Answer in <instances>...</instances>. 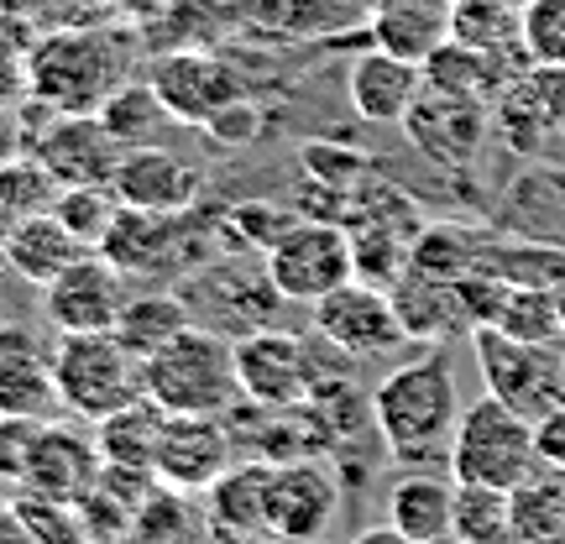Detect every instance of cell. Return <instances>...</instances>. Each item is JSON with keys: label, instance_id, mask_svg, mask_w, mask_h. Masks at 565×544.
<instances>
[{"label": "cell", "instance_id": "cell-38", "mask_svg": "<svg viewBox=\"0 0 565 544\" xmlns=\"http://www.w3.org/2000/svg\"><path fill=\"white\" fill-rule=\"evenodd\" d=\"M17 508H21V519L32 524V534H38L42 544H95L79 503H58V498L17 492Z\"/></svg>", "mask_w": 565, "mask_h": 544}, {"label": "cell", "instance_id": "cell-1", "mask_svg": "<svg viewBox=\"0 0 565 544\" xmlns=\"http://www.w3.org/2000/svg\"><path fill=\"white\" fill-rule=\"evenodd\" d=\"M466 404L456 387V362L440 345L393 366L372 393V429L383 435L393 461H450V440Z\"/></svg>", "mask_w": 565, "mask_h": 544}, {"label": "cell", "instance_id": "cell-33", "mask_svg": "<svg viewBox=\"0 0 565 544\" xmlns=\"http://www.w3.org/2000/svg\"><path fill=\"white\" fill-rule=\"evenodd\" d=\"M366 42L372 47H383V53H393V58H408L419 63L440 47V42H450V21H435V17H408V11H372V21H366Z\"/></svg>", "mask_w": 565, "mask_h": 544}, {"label": "cell", "instance_id": "cell-15", "mask_svg": "<svg viewBox=\"0 0 565 544\" xmlns=\"http://www.w3.org/2000/svg\"><path fill=\"white\" fill-rule=\"evenodd\" d=\"M26 152L47 168V179L58 189H74V183H116V168H121L126 147L110 137V126L100 116H53L47 131L26 141Z\"/></svg>", "mask_w": 565, "mask_h": 544}, {"label": "cell", "instance_id": "cell-22", "mask_svg": "<svg viewBox=\"0 0 565 544\" xmlns=\"http://www.w3.org/2000/svg\"><path fill=\"white\" fill-rule=\"evenodd\" d=\"M121 544H215V519L204 492H183V487H152V498L131 513Z\"/></svg>", "mask_w": 565, "mask_h": 544}, {"label": "cell", "instance_id": "cell-42", "mask_svg": "<svg viewBox=\"0 0 565 544\" xmlns=\"http://www.w3.org/2000/svg\"><path fill=\"white\" fill-rule=\"evenodd\" d=\"M47 419H0V482L21 487L26 466H32V450H38V435Z\"/></svg>", "mask_w": 565, "mask_h": 544}, {"label": "cell", "instance_id": "cell-49", "mask_svg": "<svg viewBox=\"0 0 565 544\" xmlns=\"http://www.w3.org/2000/svg\"><path fill=\"white\" fill-rule=\"evenodd\" d=\"M555 314H561V330H565V278L555 282Z\"/></svg>", "mask_w": 565, "mask_h": 544}, {"label": "cell", "instance_id": "cell-13", "mask_svg": "<svg viewBox=\"0 0 565 544\" xmlns=\"http://www.w3.org/2000/svg\"><path fill=\"white\" fill-rule=\"evenodd\" d=\"M398 131H404L408 147H414L424 162L456 173V168H471L477 152H482L487 105L471 100V95H450V89H429V84H424V95L414 100V110L404 116Z\"/></svg>", "mask_w": 565, "mask_h": 544}, {"label": "cell", "instance_id": "cell-34", "mask_svg": "<svg viewBox=\"0 0 565 544\" xmlns=\"http://www.w3.org/2000/svg\"><path fill=\"white\" fill-rule=\"evenodd\" d=\"M53 194H58V183L47 179V168H42L32 152L0 162V236H6L17 221H26V215L47 210V204H53Z\"/></svg>", "mask_w": 565, "mask_h": 544}, {"label": "cell", "instance_id": "cell-8", "mask_svg": "<svg viewBox=\"0 0 565 544\" xmlns=\"http://www.w3.org/2000/svg\"><path fill=\"white\" fill-rule=\"evenodd\" d=\"M267 278L288 303L315 309L324 294H335L341 282L356 278V252H351V231L335 221H299L263 257Z\"/></svg>", "mask_w": 565, "mask_h": 544}, {"label": "cell", "instance_id": "cell-11", "mask_svg": "<svg viewBox=\"0 0 565 544\" xmlns=\"http://www.w3.org/2000/svg\"><path fill=\"white\" fill-rule=\"evenodd\" d=\"M147 84L158 89V100L168 105V116L179 126H204L221 116L225 105L246 100V79L215 53H200V47H179V53H162V58L147 63Z\"/></svg>", "mask_w": 565, "mask_h": 544}, {"label": "cell", "instance_id": "cell-7", "mask_svg": "<svg viewBox=\"0 0 565 544\" xmlns=\"http://www.w3.org/2000/svg\"><path fill=\"white\" fill-rule=\"evenodd\" d=\"M309 320H315V335H320L330 351L351 356V362H383V356H393V351L408 345V330H404V320H398L393 294L377 288V282H362V278L341 282L335 294H324V299L309 309Z\"/></svg>", "mask_w": 565, "mask_h": 544}, {"label": "cell", "instance_id": "cell-50", "mask_svg": "<svg viewBox=\"0 0 565 544\" xmlns=\"http://www.w3.org/2000/svg\"><path fill=\"white\" fill-rule=\"evenodd\" d=\"M429 544H466V540L456 534V529H450V534H440V540H429Z\"/></svg>", "mask_w": 565, "mask_h": 544}, {"label": "cell", "instance_id": "cell-12", "mask_svg": "<svg viewBox=\"0 0 565 544\" xmlns=\"http://www.w3.org/2000/svg\"><path fill=\"white\" fill-rule=\"evenodd\" d=\"M341 508V482L335 471L320 466L315 456L278 461L267 482V540L278 544H315L330 534Z\"/></svg>", "mask_w": 565, "mask_h": 544}, {"label": "cell", "instance_id": "cell-25", "mask_svg": "<svg viewBox=\"0 0 565 544\" xmlns=\"http://www.w3.org/2000/svg\"><path fill=\"white\" fill-rule=\"evenodd\" d=\"M267 482H273V466L246 461L242 456L221 482L204 492L215 529H221V534H252V540H267Z\"/></svg>", "mask_w": 565, "mask_h": 544}, {"label": "cell", "instance_id": "cell-27", "mask_svg": "<svg viewBox=\"0 0 565 544\" xmlns=\"http://www.w3.org/2000/svg\"><path fill=\"white\" fill-rule=\"evenodd\" d=\"M189 324H200V320H194V309H189L183 294H131L121 309V320H116V341L147 362V356H158L173 335H183Z\"/></svg>", "mask_w": 565, "mask_h": 544}, {"label": "cell", "instance_id": "cell-19", "mask_svg": "<svg viewBox=\"0 0 565 544\" xmlns=\"http://www.w3.org/2000/svg\"><path fill=\"white\" fill-rule=\"evenodd\" d=\"M345 95L366 126H404V116L424 95V68L408 58H393L383 47H366L345 74Z\"/></svg>", "mask_w": 565, "mask_h": 544}, {"label": "cell", "instance_id": "cell-35", "mask_svg": "<svg viewBox=\"0 0 565 544\" xmlns=\"http://www.w3.org/2000/svg\"><path fill=\"white\" fill-rule=\"evenodd\" d=\"M498 330L519 335V341H565L561 314H555V288L508 282V299L498 309Z\"/></svg>", "mask_w": 565, "mask_h": 544}, {"label": "cell", "instance_id": "cell-23", "mask_svg": "<svg viewBox=\"0 0 565 544\" xmlns=\"http://www.w3.org/2000/svg\"><path fill=\"white\" fill-rule=\"evenodd\" d=\"M387 294L398 303V320H404L408 341L440 345V341H450V335H471V320H466L456 282L424 278V273H404Z\"/></svg>", "mask_w": 565, "mask_h": 544}, {"label": "cell", "instance_id": "cell-36", "mask_svg": "<svg viewBox=\"0 0 565 544\" xmlns=\"http://www.w3.org/2000/svg\"><path fill=\"white\" fill-rule=\"evenodd\" d=\"M303 215L299 210H282V204H273V200H242V204H231V215H225V231L236 236V246L242 252H273V246L299 225Z\"/></svg>", "mask_w": 565, "mask_h": 544}, {"label": "cell", "instance_id": "cell-29", "mask_svg": "<svg viewBox=\"0 0 565 544\" xmlns=\"http://www.w3.org/2000/svg\"><path fill=\"white\" fill-rule=\"evenodd\" d=\"M100 121L110 126V137L121 141L126 152H131V147H158L162 126H179L173 116H168V105L158 100V89H152L147 79H141V84L126 79L121 89L100 105Z\"/></svg>", "mask_w": 565, "mask_h": 544}, {"label": "cell", "instance_id": "cell-9", "mask_svg": "<svg viewBox=\"0 0 565 544\" xmlns=\"http://www.w3.org/2000/svg\"><path fill=\"white\" fill-rule=\"evenodd\" d=\"M236 377H242V398L273 414H294L309 404V393L320 383L309 345L294 330L263 324V330H246L236 335Z\"/></svg>", "mask_w": 565, "mask_h": 544}, {"label": "cell", "instance_id": "cell-48", "mask_svg": "<svg viewBox=\"0 0 565 544\" xmlns=\"http://www.w3.org/2000/svg\"><path fill=\"white\" fill-rule=\"evenodd\" d=\"M100 6H110V11H121V17H137V21H147V17H158L168 0H100Z\"/></svg>", "mask_w": 565, "mask_h": 544}, {"label": "cell", "instance_id": "cell-44", "mask_svg": "<svg viewBox=\"0 0 565 544\" xmlns=\"http://www.w3.org/2000/svg\"><path fill=\"white\" fill-rule=\"evenodd\" d=\"M534 435H540V461L550 471H565V404L534 424Z\"/></svg>", "mask_w": 565, "mask_h": 544}, {"label": "cell", "instance_id": "cell-45", "mask_svg": "<svg viewBox=\"0 0 565 544\" xmlns=\"http://www.w3.org/2000/svg\"><path fill=\"white\" fill-rule=\"evenodd\" d=\"M377 11H408V17L450 21L456 17V0H377Z\"/></svg>", "mask_w": 565, "mask_h": 544}, {"label": "cell", "instance_id": "cell-41", "mask_svg": "<svg viewBox=\"0 0 565 544\" xmlns=\"http://www.w3.org/2000/svg\"><path fill=\"white\" fill-rule=\"evenodd\" d=\"M303 168H309V183H324L335 194H351L356 183L366 179V158L356 147H324V141H303Z\"/></svg>", "mask_w": 565, "mask_h": 544}, {"label": "cell", "instance_id": "cell-20", "mask_svg": "<svg viewBox=\"0 0 565 544\" xmlns=\"http://www.w3.org/2000/svg\"><path fill=\"white\" fill-rule=\"evenodd\" d=\"M84 252H89V246H84L53 210L26 215V221H17L0 236V263L11 267L21 282H32V288H47L58 273H68V267L79 263Z\"/></svg>", "mask_w": 565, "mask_h": 544}, {"label": "cell", "instance_id": "cell-26", "mask_svg": "<svg viewBox=\"0 0 565 544\" xmlns=\"http://www.w3.org/2000/svg\"><path fill=\"white\" fill-rule=\"evenodd\" d=\"M168 408L152 404V398H137V404L116 408L110 419L95 424V445L110 466H147L158 461V445H162V429H168Z\"/></svg>", "mask_w": 565, "mask_h": 544}, {"label": "cell", "instance_id": "cell-16", "mask_svg": "<svg viewBox=\"0 0 565 544\" xmlns=\"http://www.w3.org/2000/svg\"><path fill=\"white\" fill-rule=\"evenodd\" d=\"M53 345L32 324L0 320V419H47L58 408Z\"/></svg>", "mask_w": 565, "mask_h": 544}, {"label": "cell", "instance_id": "cell-52", "mask_svg": "<svg viewBox=\"0 0 565 544\" xmlns=\"http://www.w3.org/2000/svg\"><path fill=\"white\" fill-rule=\"evenodd\" d=\"M0 487H6V482H0Z\"/></svg>", "mask_w": 565, "mask_h": 544}, {"label": "cell", "instance_id": "cell-5", "mask_svg": "<svg viewBox=\"0 0 565 544\" xmlns=\"http://www.w3.org/2000/svg\"><path fill=\"white\" fill-rule=\"evenodd\" d=\"M450 477L456 482H482V487H519L540 471V435L534 419H524L519 408H508L503 398L482 393L477 404H466L461 424H456V440H450Z\"/></svg>", "mask_w": 565, "mask_h": 544}, {"label": "cell", "instance_id": "cell-3", "mask_svg": "<svg viewBox=\"0 0 565 544\" xmlns=\"http://www.w3.org/2000/svg\"><path fill=\"white\" fill-rule=\"evenodd\" d=\"M147 398L162 404L168 414L225 419L236 404H246L242 377H236V341L210 324H189L158 356H147Z\"/></svg>", "mask_w": 565, "mask_h": 544}, {"label": "cell", "instance_id": "cell-6", "mask_svg": "<svg viewBox=\"0 0 565 544\" xmlns=\"http://www.w3.org/2000/svg\"><path fill=\"white\" fill-rule=\"evenodd\" d=\"M471 356L492 398L519 408L524 419H545L565 404V356L555 341H519L498 324H477L471 330Z\"/></svg>", "mask_w": 565, "mask_h": 544}, {"label": "cell", "instance_id": "cell-4", "mask_svg": "<svg viewBox=\"0 0 565 544\" xmlns=\"http://www.w3.org/2000/svg\"><path fill=\"white\" fill-rule=\"evenodd\" d=\"M53 377H58V408L84 424H100L116 408L147 398V362L116 341V330L58 335V345H53Z\"/></svg>", "mask_w": 565, "mask_h": 544}, {"label": "cell", "instance_id": "cell-40", "mask_svg": "<svg viewBox=\"0 0 565 544\" xmlns=\"http://www.w3.org/2000/svg\"><path fill=\"white\" fill-rule=\"evenodd\" d=\"M524 53L529 63L565 74V0H529L524 6Z\"/></svg>", "mask_w": 565, "mask_h": 544}, {"label": "cell", "instance_id": "cell-47", "mask_svg": "<svg viewBox=\"0 0 565 544\" xmlns=\"http://www.w3.org/2000/svg\"><path fill=\"white\" fill-rule=\"evenodd\" d=\"M351 544H414V540H408L398 524H372V529H362Z\"/></svg>", "mask_w": 565, "mask_h": 544}, {"label": "cell", "instance_id": "cell-10", "mask_svg": "<svg viewBox=\"0 0 565 544\" xmlns=\"http://www.w3.org/2000/svg\"><path fill=\"white\" fill-rule=\"evenodd\" d=\"M126 299H131V278L110 257L84 252L68 273L42 288V320L58 335H100V330H116Z\"/></svg>", "mask_w": 565, "mask_h": 544}, {"label": "cell", "instance_id": "cell-51", "mask_svg": "<svg viewBox=\"0 0 565 544\" xmlns=\"http://www.w3.org/2000/svg\"><path fill=\"white\" fill-rule=\"evenodd\" d=\"M315 544H324V540H315Z\"/></svg>", "mask_w": 565, "mask_h": 544}, {"label": "cell", "instance_id": "cell-14", "mask_svg": "<svg viewBox=\"0 0 565 544\" xmlns=\"http://www.w3.org/2000/svg\"><path fill=\"white\" fill-rule=\"evenodd\" d=\"M236 461H242V450H236V435H231L225 419H215V414H173L168 429H162L152 471H158L162 487L210 492Z\"/></svg>", "mask_w": 565, "mask_h": 544}, {"label": "cell", "instance_id": "cell-32", "mask_svg": "<svg viewBox=\"0 0 565 544\" xmlns=\"http://www.w3.org/2000/svg\"><path fill=\"white\" fill-rule=\"evenodd\" d=\"M47 210H53L89 252H100L105 236H110V225H116V215H121V194H116L110 183H74V189H58Z\"/></svg>", "mask_w": 565, "mask_h": 544}, {"label": "cell", "instance_id": "cell-37", "mask_svg": "<svg viewBox=\"0 0 565 544\" xmlns=\"http://www.w3.org/2000/svg\"><path fill=\"white\" fill-rule=\"evenodd\" d=\"M471 267V252H466V236L461 231H450V225H429L414 236L408 246V273H424V278H445V282H461Z\"/></svg>", "mask_w": 565, "mask_h": 544}, {"label": "cell", "instance_id": "cell-21", "mask_svg": "<svg viewBox=\"0 0 565 544\" xmlns=\"http://www.w3.org/2000/svg\"><path fill=\"white\" fill-rule=\"evenodd\" d=\"M183 221L189 215H158V210L121 204V215L110 225L100 257H110L126 278H158L162 267H173V252L183 242Z\"/></svg>", "mask_w": 565, "mask_h": 544}, {"label": "cell", "instance_id": "cell-39", "mask_svg": "<svg viewBox=\"0 0 565 544\" xmlns=\"http://www.w3.org/2000/svg\"><path fill=\"white\" fill-rule=\"evenodd\" d=\"M288 6V26L309 32V38H335L351 26H366L377 0H282Z\"/></svg>", "mask_w": 565, "mask_h": 544}, {"label": "cell", "instance_id": "cell-28", "mask_svg": "<svg viewBox=\"0 0 565 544\" xmlns=\"http://www.w3.org/2000/svg\"><path fill=\"white\" fill-rule=\"evenodd\" d=\"M424 84L429 89H450V95H471V100L487 105L508 84V68L492 53H477V47L450 38L424 58Z\"/></svg>", "mask_w": 565, "mask_h": 544}, {"label": "cell", "instance_id": "cell-24", "mask_svg": "<svg viewBox=\"0 0 565 544\" xmlns=\"http://www.w3.org/2000/svg\"><path fill=\"white\" fill-rule=\"evenodd\" d=\"M387 524H398L414 544L450 534L456 524V477L445 482L435 471H408L387 487Z\"/></svg>", "mask_w": 565, "mask_h": 544}, {"label": "cell", "instance_id": "cell-43", "mask_svg": "<svg viewBox=\"0 0 565 544\" xmlns=\"http://www.w3.org/2000/svg\"><path fill=\"white\" fill-rule=\"evenodd\" d=\"M257 131H263V110H257V100L246 95V100H236V105H225L215 121L204 126V137L215 141V147H252L257 141Z\"/></svg>", "mask_w": 565, "mask_h": 544}, {"label": "cell", "instance_id": "cell-31", "mask_svg": "<svg viewBox=\"0 0 565 544\" xmlns=\"http://www.w3.org/2000/svg\"><path fill=\"white\" fill-rule=\"evenodd\" d=\"M456 534L466 544H503L513 534V492L482 482H456Z\"/></svg>", "mask_w": 565, "mask_h": 544}, {"label": "cell", "instance_id": "cell-46", "mask_svg": "<svg viewBox=\"0 0 565 544\" xmlns=\"http://www.w3.org/2000/svg\"><path fill=\"white\" fill-rule=\"evenodd\" d=\"M0 544H42L38 534H32V524L21 519V508H0Z\"/></svg>", "mask_w": 565, "mask_h": 544}, {"label": "cell", "instance_id": "cell-30", "mask_svg": "<svg viewBox=\"0 0 565 544\" xmlns=\"http://www.w3.org/2000/svg\"><path fill=\"white\" fill-rule=\"evenodd\" d=\"M450 38L498 58L508 42H524V11H519L513 0H456Z\"/></svg>", "mask_w": 565, "mask_h": 544}, {"label": "cell", "instance_id": "cell-18", "mask_svg": "<svg viewBox=\"0 0 565 544\" xmlns=\"http://www.w3.org/2000/svg\"><path fill=\"white\" fill-rule=\"evenodd\" d=\"M121 204L131 210H158V215H189L194 200L204 194V173L189 158H179L173 147H131L116 168L110 183Z\"/></svg>", "mask_w": 565, "mask_h": 544}, {"label": "cell", "instance_id": "cell-2", "mask_svg": "<svg viewBox=\"0 0 565 544\" xmlns=\"http://www.w3.org/2000/svg\"><path fill=\"white\" fill-rule=\"evenodd\" d=\"M126 79V53L110 32L63 26L38 38L26 53V89L47 105V116H100V105Z\"/></svg>", "mask_w": 565, "mask_h": 544}, {"label": "cell", "instance_id": "cell-17", "mask_svg": "<svg viewBox=\"0 0 565 544\" xmlns=\"http://www.w3.org/2000/svg\"><path fill=\"white\" fill-rule=\"evenodd\" d=\"M100 471H105V456H100V445H95V435H84L79 424L47 419L17 492H38V498H58V503H84L100 487Z\"/></svg>", "mask_w": 565, "mask_h": 544}]
</instances>
